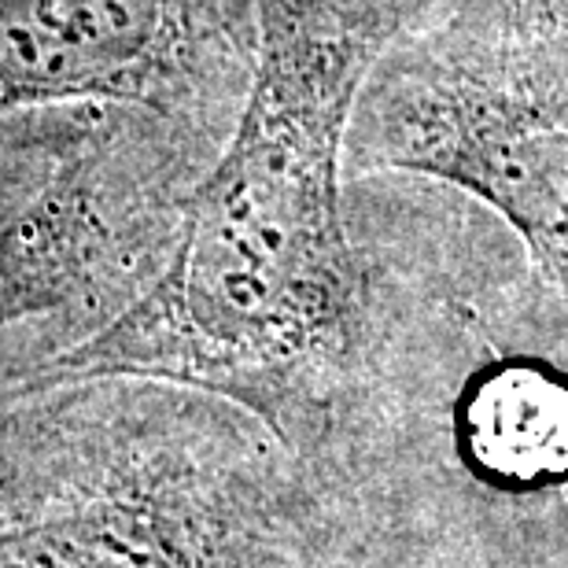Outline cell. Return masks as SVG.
Returning a JSON list of instances; mask_svg holds the SVG:
<instances>
[{"mask_svg": "<svg viewBox=\"0 0 568 568\" xmlns=\"http://www.w3.org/2000/svg\"><path fill=\"white\" fill-rule=\"evenodd\" d=\"M439 0H252L255 71L230 141L185 192L152 281L22 377L152 381L255 417L317 458L377 373V314L339 200L358 97Z\"/></svg>", "mask_w": 568, "mask_h": 568, "instance_id": "1", "label": "cell"}, {"mask_svg": "<svg viewBox=\"0 0 568 568\" xmlns=\"http://www.w3.org/2000/svg\"><path fill=\"white\" fill-rule=\"evenodd\" d=\"M152 381L0 388V568H317L303 462Z\"/></svg>", "mask_w": 568, "mask_h": 568, "instance_id": "2", "label": "cell"}, {"mask_svg": "<svg viewBox=\"0 0 568 568\" xmlns=\"http://www.w3.org/2000/svg\"><path fill=\"white\" fill-rule=\"evenodd\" d=\"M347 155L484 200L568 295V30L506 0H439L373 67Z\"/></svg>", "mask_w": 568, "mask_h": 568, "instance_id": "3", "label": "cell"}, {"mask_svg": "<svg viewBox=\"0 0 568 568\" xmlns=\"http://www.w3.org/2000/svg\"><path fill=\"white\" fill-rule=\"evenodd\" d=\"M252 71V0H0V115L89 100L211 148Z\"/></svg>", "mask_w": 568, "mask_h": 568, "instance_id": "4", "label": "cell"}, {"mask_svg": "<svg viewBox=\"0 0 568 568\" xmlns=\"http://www.w3.org/2000/svg\"><path fill=\"white\" fill-rule=\"evenodd\" d=\"M200 144L159 122H100L55 178L0 225V328L30 317L133 300L178 230Z\"/></svg>", "mask_w": 568, "mask_h": 568, "instance_id": "5", "label": "cell"}, {"mask_svg": "<svg viewBox=\"0 0 568 568\" xmlns=\"http://www.w3.org/2000/svg\"><path fill=\"white\" fill-rule=\"evenodd\" d=\"M458 443L491 484L525 491L568 480V381L536 362H495L462 395Z\"/></svg>", "mask_w": 568, "mask_h": 568, "instance_id": "6", "label": "cell"}, {"mask_svg": "<svg viewBox=\"0 0 568 568\" xmlns=\"http://www.w3.org/2000/svg\"><path fill=\"white\" fill-rule=\"evenodd\" d=\"M506 4L517 8L520 16L547 22V27L568 30V0H506Z\"/></svg>", "mask_w": 568, "mask_h": 568, "instance_id": "7", "label": "cell"}]
</instances>
